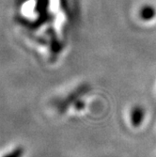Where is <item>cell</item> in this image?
Returning <instances> with one entry per match:
<instances>
[{"label":"cell","mask_w":156,"mask_h":157,"mask_svg":"<svg viewBox=\"0 0 156 157\" xmlns=\"http://www.w3.org/2000/svg\"><path fill=\"white\" fill-rule=\"evenodd\" d=\"M24 152L25 150L22 147H17L11 151H10L9 153H7L6 155H4L3 157H23Z\"/></svg>","instance_id":"7a4b0ae2"},{"label":"cell","mask_w":156,"mask_h":157,"mask_svg":"<svg viewBox=\"0 0 156 157\" xmlns=\"http://www.w3.org/2000/svg\"><path fill=\"white\" fill-rule=\"evenodd\" d=\"M136 19L142 25H151L156 22V7L150 3L139 6L136 10Z\"/></svg>","instance_id":"6da1fadb"}]
</instances>
